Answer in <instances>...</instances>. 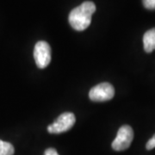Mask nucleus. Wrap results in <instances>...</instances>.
I'll use <instances>...</instances> for the list:
<instances>
[{"label": "nucleus", "mask_w": 155, "mask_h": 155, "mask_svg": "<svg viewBox=\"0 0 155 155\" xmlns=\"http://www.w3.org/2000/svg\"><path fill=\"white\" fill-rule=\"evenodd\" d=\"M44 155H59V153L54 148H48L45 151Z\"/></svg>", "instance_id": "nucleus-10"}, {"label": "nucleus", "mask_w": 155, "mask_h": 155, "mask_svg": "<svg viewBox=\"0 0 155 155\" xmlns=\"http://www.w3.org/2000/svg\"><path fill=\"white\" fill-rule=\"evenodd\" d=\"M15 149L12 144L0 140V155H13Z\"/></svg>", "instance_id": "nucleus-7"}, {"label": "nucleus", "mask_w": 155, "mask_h": 155, "mask_svg": "<svg viewBox=\"0 0 155 155\" xmlns=\"http://www.w3.org/2000/svg\"><path fill=\"white\" fill-rule=\"evenodd\" d=\"M95 11L96 5L93 2H84L70 12L68 17L70 25L77 31H83L86 29L91 22V17Z\"/></svg>", "instance_id": "nucleus-1"}, {"label": "nucleus", "mask_w": 155, "mask_h": 155, "mask_svg": "<svg viewBox=\"0 0 155 155\" xmlns=\"http://www.w3.org/2000/svg\"><path fill=\"white\" fill-rule=\"evenodd\" d=\"M134 139L133 128L128 125H123L119 128L116 139L112 142L115 151H124L129 147Z\"/></svg>", "instance_id": "nucleus-2"}, {"label": "nucleus", "mask_w": 155, "mask_h": 155, "mask_svg": "<svg viewBox=\"0 0 155 155\" xmlns=\"http://www.w3.org/2000/svg\"><path fill=\"white\" fill-rule=\"evenodd\" d=\"M142 3L147 10H155V0H142Z\"/></svg>", "instance_id": "nucleus-8"}, {"label": "nucleus", "mask_w": 155, "mask_h": 155, "mask_svg": "<svg viewBox=\"0 0 155 155\" xmlns=\"http://www.w3.org/2000/svg\"><path fill=\"white\" fill-rule=\"evenodd\" d=\"M76 118L73 113L65 112L57 118L55 122L48 127L50 134H61L70 130L75 124Z\"/></svg>", "instance_id": "nucleus-3"}, {"label": "nucleus", "mask_w": 155, "mask_h": 155, "mask_svg": "<svg viewBox=\"0 0 155 155\" xmlns=\"http://www.w3.org/2000/svg\"><path fill=\"white\" fill-rule=\"evenodd\" d=\"M146 147L147 150H152L155 147V134L149 140L147 141V143L146 145Z\"/></svg>", "instance_id": "nucleus-9"}, {"label": "nucleus", "mask_w": 155, "mask_h": 155, "mask_svg": "<svg viewBox=\"0 0 155 155\" xmlns=\"http://www.w3.org/2000/svg\"><path fill=\"white\" fill-rule=\"evenodd\" d=\"M115 95V89L109 83H101L91 89L89 97L94 102H105L112 99Z\"/></svg>", "instance_id": "nucleus-5"}, {"label": "nucleus", "mask_w": 155, "mask_h": 155, "mask_svg": "<svg viewBox=\"0 0 155 155\" xmlns=\"http://www.w3.org/2000/svg\"><path fill=\"white\" fill-rule=\"evenodd\" d=\"M143 45L147 53H151L155 49V28H151L144 34Z\"/></svg>", "instance_id": "nucleus-6"}, {"label": "nucleus", "mask_w": 155, "mask_h": 155, "mask_svg": "<svg viewBox=\"0 0 155 155\" xmlns=\"http://www.w3.org/2000/svg\"><path fill=\"white\" fill-rule=\"evenodd\" d=\"M34 58L39 68L43 69L48 67L51 61V48L49 44L44 41H38L35 46Z\"/></svg>", "instance_id": "nucleus-4"}]
</instances>
